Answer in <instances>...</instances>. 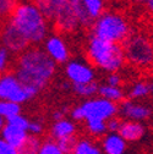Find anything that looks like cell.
Returning a JSON list of instances; mask_svg holds the SVG:
<instances>
[{
    "label": "cell",
    "instance_id": "52a82bcc",
    "mask_svg": "<svg viewBox=\"0 0 153 154\" xmlns=\"http://www.w3.org/2000/svg\"><path fill=\"white\" fill-rule=\"evenodd\" d=\"M38 94L37 91L26 87L12 72L0 75V100H8L22 105L33 99Z\"/></svg>",
    "mask_w": 153,
    "mask_h": 154
},
{
    "label": "cell",
    "instance_id": "5b68a950",
    "mask_svg": "<svg viewBox=\"0 0 153 154\" xmlns=\"http://www.w3.org/2000/svg\"><path fill=\"white\" fill-rule=\"evenodd\" d=\"M119 114V105L103 99L101 97H93L86 99L81 104L70 109V116L72 121H89V120H103L117 116Z\"/></svg>",
    "mask_w": 153,
    "mask_h": 154
},
{
    "label": "cell",
    "instance_id": "8992f818",
    "mask_svg": "<svg viewBox=\"0 0 153 154\" xmlns=\"http://www.w3.org/2000/svg\"><path fill=\"white\" fill-rule=\"evenodd\" d=\"M125 60L133 67L147 69L153 64V39L143 33L131 34L121 44Z\"/></svg>",
    "mask_w": 153,
    "mask_h": 154
},
{
    "label": "cell",
    "instance_id": "d6a6232c",
    "mask_svg": "<svg viewBox=\"0 0 153 154\" xmlns=\"http://www.w3.org/2000/svg\"><path fill=\"white\" fill-rule=\"evenodd\" d=\"M69 112H70V110H69V108H67V106H61V108L55 109V110L53 111V114H52V119H53L54 121L63 120V119L67 118L66 115H67Z\"/></svg>",
    "mask_w": 153,
    "mask_h": 154
},
{
    "label": "cell",
    "instance_id": "e575fe53",
    "mask_svg": "<svg viewBox=\"0 0 153 154\" xmlns=\"http://www.w3.org/2000/svg\"><path fill=\"white\" fill-rule=\"evenodd\" d=\"M143 4H145L146 10H147L152 16H153V0H145Z\"/></svg>",
    "mask_w": 153,
    "mask_h": 154
},
{
    "label": "cell",
    "instance_id": "7c38bea8",
    "mask_svg": "<svg viewBox=\"0 0 153 154\" xmlns=\"http://www.w3.org/2000/svg\"><path fill=\"white\" fill-rule=\"evenodd\" d=\"M118 133L125 140L126 143H129V142L132 143V142H137L143 138L145 133H146V127L143 126L142 122L124 120V121H121Z\"/></svg>",
    "mask_w": 153,
    "mask_h": 154
},
{
    "label": "cell",
    "instance_id": "8fae6325",
    "mask_svg": "<svg viewBox=\"0 0 153 154\" xmlns=\"http://www.w3.org/2000/svg\"><path fill=\"white\" fill-rule=\"evenodd\" d=\"M119 114L125 120L142 122L143 120L151 116V109L147 105L141 104L139 102L131 100V99H124L119 104Z\"/></svg>",
    "mask_w": 153,
    "mask_h": 154
},
{
    "label": "cell",
    "instance_id": "8d00e7d4",
    "mask_svg": "<svg viewBox=\"0 0 153 154\" xmlns=\"http://www.w3.org/2000/svg\"><path fill=\"white\" fill-rule=\"evenodd\" d=\"M149 94H152V95H153V81H152V82H149Z\"/></svg>",
    "mask_w": 153,
    "mask_h": 154
},
{
    "label": "cell",
    "instance_id": "1f68e13d",
    "mask_svg": "<svg viewBox=\"0 0 153 154\" xmlns=\"http://www.w3.org/2000/svg\"><path fill=\"white\" fill-rule=\"evenodd\" d=\"M120 125H121V120L117 116H114L111 119H109L107 121V130H108V133H117L120 128Z\"/></svg>",
    "mask_w": 153,
    "mask_h": 154
},
{
    "label": "cell",
    "instance_id": "ac0fdd59",
    "mask_svg": "<svg viewBox=\"0 0 153 154\" xmlns=\"http://www.w3.org/2000/svg\"><path fill=\"white\" fill-rule=\"evenodd\" d=\"M81 3L92 22H94L105 11V3L103 0H81Z\"/></svg>",
    "mask_w": 153,
    "mask_h": 154
},
{
    "label": "cell",
    "instance_id": "f35d334b",
    "mask_svg": "<svg viewBox=\"0 0 153 154\" xmlns=\"http://www.w3.org/2000/svg\"><path fill=\"white\" fill-rule=\"evenodd\" d=\"M149 69H151V75H152V77H153V64L151 65V67H149Z\"/></svg>",
    "mask_w": 153,
    "mask_h": 154
},
{
    "label": "cell",
    "instance_id": "cb8c5ba5",
    "mask_svg": "<svg viewBox=\"0 0 153 154\" xmlns=\"http://www.w3.org/2000/svg\"><path fill=\"white\" fill-rule=\"evenodd\" d=\"M21 114V105L8 100H0V116L5 121Z\"/></svg>",
    "mask_w": 153,
    "mask_h": 154
},
{
    "label": "cell",
    "instance_id": "3957f363",
    "mask_svg": "<svg viewBox=\"0 0 153 154\" xmlns=\"http://www.w3.org/2000/svg\"><path fill=\"white\" fill-rule=\"evenodd\" d=\"M88 63L103 72H118L125 65V54L121 44L110 43L91 34L85 45Z\"/></svg>",
    "mask_w": 153,
    "mask_h": 154
},
{
    "label": "cell",
    "instance_id": "6da1fadb",
    "mask_svg": "<svg viewBox=\"0 0 153 154\" xmlns=\"http://www.w3.org/2000/svg\"><path fill=\"white\" fill-rule=\"evenodd\" d=\"M56 66L43 48L30 47L17 56L14 73L26 87L39 93L54 79Z\"/></svg>",
    "mask_w": 153,
    "mask_h": 154
},
{
    "label": "cell",
    "instance_id": "ffe728a7",
    "mask_svg": "<svg viewBox=\"0 0 153 154\" xmlns=\"http://www.w3.org/2000/svg\"><path fill=\"white\" fill-rule=\"evenodd\" d=\"M71 91L81 98H93L95 94H98V83H82V85H71Z\"/></svg>",
    "mask_w": 153,
    "mask_h": 154
},
{
    "label": "cell",
    "instance_id": "9a60e30c",
    "mask_svg": "<svg viewBox=\"0 0 153 154\" xmlns=\"http://www.w3.org/2000/svg\"><path fill=\"white\" fill-rule=\"evenodd\" d=\"M69 0H33L37 8L48 18V21H54L58 15L64 10Z\"/></svg>",
    "mask_w": 153,
    "mask_h": 154
},
{
    "label": "cell",
    "instance_id": "60d3db41",
    "mask_svg": "<svg viewBox=\"0 0 153 154\" xmlns=\"http://www.w3.org/2000/svg\"><path fill=\"white\" fill-rule=\"evenodd\" d=\"M152 39H153V38H152Z\"/></svg>",
    "mask_w": 153,
    "mask_h": 154
},
{
    "label": "cell",
    "instance_id": "5bb4252c",
    "mask_svg": "<svg viewBox=\"0 0 153 154\" xmlns=\"http://www.w3.org/2000/svg\"><path fill=\"white\" fill-rule=\"evenodd\" d=\"M77 127H76L75 121L69 118H65L59 121H54L50 126V136L55 141H60L69 137H75Z\"/></svg>",
    "mask_w": 153,
    "mask_h": 154
},
{
    "label": "cell",
    "instance_id": "4316f807",
    "mask_svg": "<svg viewBox=\"0 0 153 154\" xmlns=\"http://www.w3.org/2000/svg\"><path fill=\"white\" fill-rule=\"evenodd\" d=\"M11 64V53L3 45H0V75L8 72Z\"/></svg>",
    "mask_w": 153,
    "mask_h": 154
},
{
    "label": "cell",
    "instance_id": "d590c367",
    "mask_svg": "<svg viewBox=\"0 0 153 154\" xmlns=\"http://www.w3.org/2000/svg\"><path fill=\"white\" fill-rule=\"evenodd\" d=\"M5 124H6V121L0 116V133H2V131H3V128H4V126H5Z\"/></svg>",
    "mask_w": 153,
    "mask_h": 154
},
{
    "label": "cell",
    "instance_id": "4dcf8cb0",
    "mask_svg": "<svg viewBox=\"0 0 153 154\" xmlns=\"http://www.w3.org/2000/svg\"><path fill=\"white\" fill-rule=\"evenodd\" d=\"M105 83L109 85V86H113V87H121V83H123V77L118 73V72H111V73H108L107 79H105Z\"/></svg>",
    "mask_w": 153,
    "mask_h": 154
},
{
    "label": "cell",
    "instance_id": "f1b7e54d",
    "mask_svg": "<svg viewBox=\"0 0 153 154\" xmlns=\"http://www.w3.org/2000/svg\"><path fill=\"white\" fill-rule=\"evenodd\" d=\"M6 122H8V124H10V125L16 126V127H18V128L26 130V131L28 132L30 119H28L27 116H25V115H22V114H18V115H16V116L11 118V119H10V120H8Z\"/></svg>",
    "mask_w": 153,
    "mask_h": 154
},
{
    "label": "cell",
    "instance_id": "74e56055",
    "mask_svg": "<svg viewBox=\"0 0 153 154\" xmlns=\"http://www.w3.org/2000/svg\"><path fill=\"white\" fill-rule=\"evenodd\" d=\"M130 2H132V3H135V4H142L145 0H130Z\"/></svg>",
    "mask_w": 153,
    "mask_h": 154
},
{
    "label": "cell",
    "instance_id": "83f0119b",
    "mask_svg": "<svg viewBox=\"0 0 153 154\" xmlns=\"http://www.w3.org/2000/svg\"><path fill=\"white\" fill-rule=\"evenodd\" d=\"M60 147V149L64 152V154H72L75 146L77 143V137H69V138H64L60 141H56Z\"/></svg>",
    "mask_w": 153,
    "mask_h": 154
},
{
    "label": "cell",
    "instance_id": "484cf974",
    "mask_svg": "<svg viewBox=\"0 0 153 154\" xmlns=\"http://www.w3.org/2000/svg\"><path fill=\"white\" fill-rule=\"evenodd\" d=\"M17 4L18 0H0V20H9Z\"/></svg>",
    "mask_w": 153,
    "mask_h": 154
},
{
    "label": "cell",
    "instance_id": "d4e9b609",
    "mask_svg": "<svg viewBox=\"0 0 153 154\" xmlns=\"http://www.w3.org/2000/svg\"><path fill=\"white\" fill-rule=\"evenodd\" d=\"M38 154H64V152L60 149L58 142L53 138H48L42 141L39 153Z\"/></svg>",
    "mask_w": 153,
    "mask_h": 154
},
{
    "label": "cell",
    "instance_id": "30bf717a",
    "mask_svg": "<svg viewBox=\"0 0 153 154\" xmlns=\"http://www.w3.org/2000/svg\"><path fill=\"white\" fill-rule=\"evenodd\" d=\"M0 42H2V45L5 47L11 54L17 55H20L22 51L31 47L10 22H6L0 32Z\"/></svg>",
    "mask_w": 153,
    "mask_h": 154
},
{
    "label": "cell",
    "instance_id": "9c48e42d",
    "mask_svg": "<svg viewBox=\"0 0 153 154\" xmlns=\"http://www.w3.org/2000/svg\"><path fill=\"white\" fill-rule=\"evenodd\" d=\"M43 50L56 65H65L71 56L70 48L60 34H49L43 42Z\"/></svg>",
    "mask_w": 153,
    "mask_h": 154
},
{
    "label": "cell",
    "instance_id": "f546056e",
    "mask_svg": "<svg viewBox=\"0 0 153 154\" xmlns=\"http://www.w3.org/2000/svg\"><path fill=\"white\" fill-rule=\"evenodd\" d=\"M44 132V124L42 120H30V126H28V134L32 136L39 137L41 134Z\"/></svg>",
    "mask_w": 153,
    "mask_h": 154
},
{
    "label": "cell",
    "instance_id": "e0dca14e",
    "mask_svg": "<svg viewBox=\"0 0 153 154\" xmlns=\"http://www.w3.org/2000/svg\"><path fill=\"white\" fill-rule=\"evenodd\" d=\"M98 97L119 105L125 99V92L121 87H113L104 83L98 86Z\"/></svg>",
    "mask_w": 153,
    "mask_h": 154
},
{
    "label": "cell",
    "instance_id": "ab89813d",
    "mask_svg": "<svg viewBox=\"0 0 153 154\" xmlns=\"http://www.w3.org/2000/svg\"><path fill=\"white\" fill-rule=\"evenodd\" d=\"M103 2H104V3H107V2H111V0H103Z\"/></svg>",
    "mask_w": 153,
    "mask_h": 154
},
{
    "label": "cell",
    "instance_id": "7402d4cb",
    "mask_svg": "<svg viewBox=\"0 0 153 154\" xmlns=\"http://www.w3.org/2000/svg\"><path fill=\"white\" fill-rule=\"evenodd\" d=\"M41 143L42 141L39 137L28 134V137L22 143V146L17 148V153L18 154H38L39 153Z\"/></svg>",
    "mask_w": 153,
    "mask_h": 154
},
{
    "label": "cell",
    "instance_id": "d6986e66",
    "mask_svg": "<svg viewBox=\"0 0 153 154\" xmlns=\"http://www.w3.org/2000/svg\"><path fill=\"white\" fill-rule=\"evenodd\" d=\"M72 154H103L101 147L89 138H77Z\"/></svg>",
    "mask_w": 153,
    "mask_h": 154
},
{
    "label": "cell",
    "instance_id": "4fadbf2b",
    "mask_svg": "<svg viewBox=\"0 0 153 154\" xmlns=\"http://www.w3.org/2000/svg\"><path fill=\"white\" fill-rule=\"evenodd\" d=\"M99 147L103 154H125L127 143L118 132L107 133L102 137Z\"/></svg>",
    "mask_w": 153,
    "mask_h": 154
},
{
    "label": "cell",
    "instance_id": "2e32d148",
    "mask_svg": "<svg viewBox=\"0 0 153 154\" xmlns=\"http://www.w3.org/2000/svg\"><path fill=\"white\" fill-rule=\"evenodd\" d=\"M0 137H2L5 142H8L10 146H12L15 148H18V147L22 146V143L28 137V132L26 130L18 128V127L6 122L2 133H0Z\"/></svg>",
    "mask_w": 153,
    "mask_h": 154
},
{
    "label": "cell",
    "instance_id": "44dd1931",
    "mask_svg": "<svg viewBox=\"0 0 153 154\" xmlns=\"http://www.w3.org/2000/svg\"><path fill=\"white\" fill-rule=\"evenodd\" d=\"M149 95V82L136 81L129 88V98L131 100H139Z\"/></svg>",
    "mask_w": 153,
    "mask_h": 154
},
{
    "label": "cell",
    "instance_id": "7a4b0ae2",
    "mask_svg": "<svg viewBox=\"0 0 153 154\" xmlns=\"http://www.w3.org/2000/svg\"><path fill=\"white\" fill-rule=\"evenodd\" d=\"M8 22L16 28L31 47H38L49 35L48 18L31 2L18 3Z\"/></svg>",
    "mask_w": 153,
    "mask_h": 154
},
{
    "label": "cell",
    "instance_id": "836d02e7",
    "mask_svg": "<svg viewBox=\"0 0 153 154\" xmlns=\"http://www.w3.org/2000/svg\"><path fill=\"white\" fill-rule=\"evenodd\" d=\"M0 154H18L17 148L10 146L8 142H5L0 137Z\"/></svg>",
    "mask_w": 153,
    "mask_h": 154
},
{
    "label": "cell",
    "instance_id": "ba28073f",
    "mask_svg": "<svg viewBox=\"0 0 153 154\" xmlns=\"http://www.w3.org/2000/svg\"><path fill=\"white\" fill-rule=\"evenodd\" d=\"M66 81L71 85L91 83L95 80V69L88 63L79 57L70 59L64 66Z\"/></svg>",
    "mask_w": 153,
    "mask_h": 154
},
{
    "label": "cell",
    "instance_id": "603a6c76",
    "mask_svg": "<svg viewBox=\"0 0 153 154\" xmlns=\"http://www.w3.org/2000/svg\"><path fill=\"white\" fill-rule=\"evenodd\" d=\"M85 128L92 137H103L108 133L107 121H103V120L85 121Z\"/></svg>",
    "mask_w": 153,
    "mask_h": 154
},
{
    "label": "cell",
    "instance_id": "277c9868",
    "mask_svg": "<svg viewBox=\"0 0 153 154\" xmlns=\"http://www.w3.org/2000/svg\"><path fill=\"white\" fill-rule=\"evenodd\" d=\"M92 34L110 43L123 44L131 35V26L123 14L104 11L92 23Z\"/></svg>",
    "mask_w": 153,
    "mask_h": 154
}]
</instances>
